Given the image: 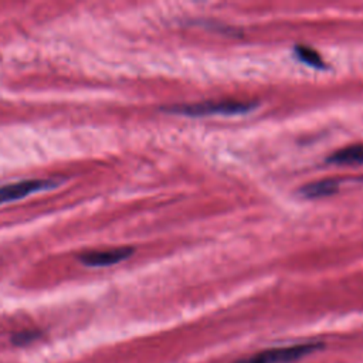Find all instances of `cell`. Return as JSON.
Here are the masks:
<instances>
[{"label": "cell", "instance_id": "cell-2", "mask_svg": "<svg viewBox=\"0 0 363 363\" xmlns=\"http://www.w3.org/2000/svg\"><path fill=\"white\" fill-rule=\"evenodd\" d=\"M322 345L319 343H301L284 347H274L268 350H262L257 354H252L248 359L238 360L235 363H291L303 356L313 353L315 350L320 349Z\"/></svg>", "mask_w": 363, "mask_h": 363}, {"label": "cell", "instance_id": "cell-7", "mask_svg": "<svg viewBox=\"0 0 363 363\" xmlns=\"http://www.w3.org/2000/svg\"><path fill=\"white\" fill-rule=\"evenodd\" d=\"M294 51H295L296 58L301 62H303L305 65L316 68V69H323L325 68V62H323L322 57L313 48L306 47V45H296L294 48Z\"/></svg>", "mask_w": 363, "mask_h": 363}, {"label": "cell", "instance_id": "cell-6", "mask_svg": "<svg viewBox=\"0 0 363 363\" xmlns=\"http://www.w3.org/2000/svg\"><path fill=\"white\" fill-rule=\"evenodd\" d=\"M335 164H363V143L342 147L328 157Z\"/></svg>", "mask_w": 363, "mask_h": 363}, {"label": "cell", "instance_id": "cell-1", "mask_svg": "<svg viewBox=\"0 0 363 363\" xmlns=\"http://www.w3.org/2000/svg\"><path fill=\"white\" fill-rule=\"evenodd\" d=\"M257 106L252 101L241 99H218L196 104H182L164 108L166 112L186 116H208V115H241L252 111Z\"/></svg>", "mask_w": 363, "mask_h": 363}, {"label": "cell", "instance_id": "cell-5", "mask_svg": "<svg viewBox=\"0 0 363 363\" xmlns=\"http://www.w3.org/2000/svg\"><path fill=\"white\" fill-rule=\"evenodd\" d=\"M339 189V182L333 179H325V180H318L313 183H308L301 189V194L306 199H322L332 196Z\"/></svg>", "mask_w": 363, "mask_h": 363}, {"label": "cell", "instance_id": "cell-4", "mask_svg": "<svg viewBox=\"0 0 363 363\" xmlns=\"http://www.w3.org/2000/svg\"><path fill=\"white\" fill-rule=\"evenodd\" d=\"M135 250L132 247H115L108 250H92L84 251L78 255V261L91 268H101V267H111L128 259Z\"/></svg>", "mask_w": 363, "mask_h": 363}, {"label": "cell", "instance_id": "cell-3", "mask_svg": "<svg viewBox=\"0 0 363 363\" xmlns=\"http://www.w3.org/2000/svg\"><path fill=\"white\" fill-rule=\"evenodd\" d=\"M60 183L54 179H27L0 186V206L4 203L21 200L34 193L55 189Z\"/></svg>", "mask_w": 363, "mask_h": 363}, {"label": "cell", "instance_id": "cell-8", "mask_svg": "<svg viewBox=\"0 0 363 363\" xmlns=\"http://www.w3.org/2000/svg\"><path fill=\"white\" fill-rule=\"evenodd\" d=\"M41 336V332L34 330V329H27V330H20L11 336V342L16 346H26L33 342H35Z\"/></svg>", "mask_w": 363, "mask_h": 363}]
</instances>
